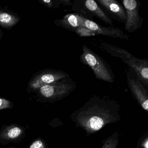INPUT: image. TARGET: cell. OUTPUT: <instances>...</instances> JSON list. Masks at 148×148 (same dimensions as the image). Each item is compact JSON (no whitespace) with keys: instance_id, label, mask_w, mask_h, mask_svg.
Listing matches in <instances>:
<instances>
[{"instance_id":"1","label":"cell","mask_w":148,"mask_h":148,"mask_svg":"<svg viewBox=\"0 0 148 148\" xmlns=\"http://www.w3.org/2000/svg\"><path fill=\"white\" fill-rule=\"evenodd\" d=\"M99 47L111 56L121 59L134 71L138 79L148 88V62L147 60L136 58L126 50L104 41L100 43Z\"/></svg>"},{"instance_id":"2","label":"cell","mask_w":148,"mask_h":148,"mask_svg":"<svg viewBox=\"0 0 148 148\" xmlns=\"http://www.w3.org/2000/svg\"><path fill=\"white\" fill-rule=\"evenodd\" d=\"M82 51L80 57V61L91 69L97 79L111 84L114 83L115 75L110 66L106 60L86 45H83Z\"/></svg>"},{"instance_id":"3","label":"cell","mask_w":148,"mask_h":148,"mask_svg":"<svg viewBox=\"0 0 148 148\" xmlns=\"http://www.w3.org/2000/svg\"><path fill=\"white\" fill-rule=\"evenodd\" d=\"M72 10L90 20L94 17L112 26L113 21L94 0H75L73 2Z\"/></svg>"},{"instance_id":"4","label":"cell","mask_w":148,"mask_h":148,"mask_svg":"<svg viewBox=\"0 0 148 148\" xmlns=\"http://www.w3.org/2000/svg\"><path fill=\"white\" fill-rule=\"evenodd\" d=\"M76 87V83L71 77L64 79L58 82L40 87V93L47 99L62 98L69 95Z\"/></svg>"},{"instance_id":"5","label":"cell","mask_w":148,"mask_h":148,"mask_svg":"<svg viewBox=\"0 0 148 148\" xmlns=\"http://www.w3.org/2000/svg\"><path fill=\"white\" fill-rule=\"evenodd\" d=\"M126 14L125 29L129 33H132L140 29L143 22L139 13L140 3L136 0H123L122 1Z\"/></svg>"},{"instance_id":"6","label":"cell","mask_w":148,"mask_h":148,"mask_svg":"<svg viewBox=\"0 0 148 148\" xmlns=\"http://www.w3.org/2000/svg\"><path fill=\"white\" fill-rule=\"evenodd\" d=\"M132 69L129 67L126 72L127 82L130 90L143 108L148 109V93L147 88L137 77L135 72L132 73Z\"/></svg>"},{"instance_id":"7","label":"cell","mask_w":148,"mask_h":148,"mask_svg":"<svg viewBox=\"0 0 148 148\" xmlns=\"http://www.w3.org/2000/svg\"><path fill=\"white\" fill-rule=\"evenodd\" d=\"M69 77L70 75L65 72L60 70H47L34 77L30 81L29 86L32 89L38 90L42 86Z\"/></svg>"},{"instance_id":"8","label":"cell","mask_w":148,"mask_h":148,"mask_svg":"<svg viewBox=\"0 0 148 148\" xmlns=\"http://www.w3.org/2000/svg\"><path fill=\"white\" fill-rule=\"evenodd\" d=\"M84 25L85 27L90 30L95 35H101L113 38L129 40V36L122 30L113 26L105 27L102 26L92 21L87 19L84 17Z\"/></svg>"},{"instance_id":"9","label":"cell","mask_w":148,"mask_h":148,"mask_svg":"<svg viewBox=\"0 0 148 148\" xmlns=\"http://www.w3.org/2000/svg\"><path fill=\"white\" fill-rule=\"evenodd\" d=\"M96 2L110 18L125 24L126 17L123 6L116 0H97Z\"/></svg>"},{"instance_id":"10","label":"cell","mask_w":148,"mask_h":148,"mask_svg":"<svg viewBox=\"0 0 148 148\" xmlns=\"http://www.w3.org/2000/svg\"><path fill=\"white\" fill-rule=\"evenodd\" d=\"M25 129L18 125L12 124L0 130V143L4 144L17 142L25 136Z\"/></svg>"},{"instance_id":"11","label":"cell","mask_w":148,"mask_h":148,"mask_svg":"<svg viewBox=\"0 0 148 148\" xmlns=\"http://www.w3.org/2000/svg\"><path fill=\"white\" fill-rule=\"evenodd\" d=\"M84 18L83 16L77 13L68 14L61 19L55 20L54 24L58 26L75 32L77 29L84 27Z\"/></svg>"},{"instance_id":"12","label":"cell","mask_w":148,"mask_h":148,"mask_svg":"<svg viewBox=\"0 0 148 148\" xmlns=\"http://www.w3.org/2000/svg\"><path fill=\"white\" fill-rule=\"evenodd\" d=\"M18 17L6 12L0 11V26L4 28H10L19 21Z\"/></svg>"},{"instance_id":"13","label":"cell","mask_w":148,"mask_h":148,"mask_svg":"<svg viewBox=\"0 0 148 148\" xmlns=\"http://www.w3.org/2000/svg\"><path fill=\"white\" fill-rule=\"evenodd\" d=\"M40 1L45 6L49 8H58L60 5H63L62 0H41Z\"/></svg>"},{"instance_id":"14","label":"cell","mask_w":148,"mask_h":148,"mask_svg":"<svg viewBox=\"0 0 148 148\" xmlns=\"http://www.w3.org/2000/svg\"><path fill=\"white\" fill-rule=\"evenodd\" d=\"M29 148H47L45 141L40 138L34 140L30 145Z\"/></svg>"},{"instance_id":"15","label":"cell","mask_w":148,"mask_h":148,"mask_svg":"<svg viewBox=\"0 0 148 148\" xmlns=\"http://www.w3.org/2000/svg\"><path fill=\"white\" fill-rule=\"evenodd\" d=\"M13 104L8 99L0 97V110H4L8 108H12Z\"/></svg>"},{"instance_id":"16","label":"cell","mask_w":148,"mask_h":148,"mask_svg":"<svg viewBox=\"0 0 148 148\" xmlns=\"http://www.w3.org/2000/svg\"><path fill=\"white\" fill-rule=\"evenodd\" d=\"M116 144L113 143V141H109L106 143V144L104 145L103 148H115Z\"/></svg>"},{"instance_id":"17","label":"cell","mask_w":148,"mask_h":148,"mask_svg":"<svg viewBox=\"0 0 148 148\" xmlns=\"http://www.w3.org/2000/svg\"><path fill=\"white\" fill-rule=\"evenodd\" d=\"M10 148H15V147H10Z\"/></svg>"},{"instance_id":"18","label":"cell","mask_w":148,"mask_h":148,"mask_svg":"<svg viewBox=\"0 0 148 148\" xmlns=\"http://www.w3.org/2000/svg\"><path fill=\"white\" fill-rule=\"evenodd\" d=\"M1 31H0V34H1Z\"/></svg>"}]
</instances>
